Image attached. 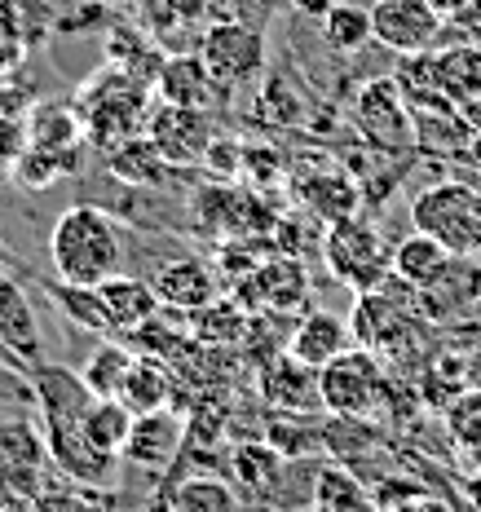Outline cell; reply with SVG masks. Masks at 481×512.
I'll use <instances>...</instances> for the list:
<instances>
[{"label": "cell", "instance_id": "4fadbf2b", "mask_svg": "<svg viewBox=\"0 0 481 512\" xmlns=\"http://www.w3.org/2000/svg\"><path fill=\"white\" fill-rule=\"evenodd\" d=\"M411 314H420V309H415V292L389 296V283H384L376 292H358V305H354V314H349V323H354V336L362 349H371V354H402Z\"/></svg>", "mask_w": 481, "mask_h": 512}, {"label": "cell", "instance_id": "8d00e7d4", "mask_svg": "<svg viewBox=\"0 0 481 512\" xmlns=\"http://www.w3.org/2000/svg\"><path fill=\"white\" fill-rule=\"evenodd\" d=\"M203 173H212V181H230V177H243V142H234V137H221L208 146V155H203Z\"/></svg>", "mask_w": 481, "mask_h": 512}, {"label": "cell", "instance_id": "f1b7e54d", "mask_svg": "<svg viewBox=\"0 0 481 512\" xmlns=\"http://www.w3.org/2000/svg\"><path fill=\"white\" fill-rule=\"evenodd\" d=\"M446 433H451L464 468L473 477H481V384L464 389L451 407H446Z\"/></svg>", "mask_w": 481, "mask_h": 512}, {"label": "cell", "instance_id": "b9f144b4", "mask_svg": "<svg viewBox=\"0 0 481 512\" xmlns=\"http://www.w3.org/2000/svg\"><path fill=\"white\" fill-rule=\"evenodd\" d=\"M459 111H464V120L473 124V133L481 137V98H477V102H468V106H459Z\"/></svg>", "mask_w": 481, "mask_h": 512}, {"label": "cell", "instance_id": "3957f363", "mask_svg": "<svg viewBox=\"0 0 481 512\" xmlns=\"http://www.w3.org/2000/svg\"><path fill=\"white\" fill-rule=\"evenodd\" d=\"M327 274L345 283L349 292H376L393 274V243L380 234L376 221L367 217H345L331 221L323 234V256Z\"/></svg>", "mask_w": 481, "mask_h": 512}, {"label": "cell", "instance_id": "d590c367", "mask_svg": "<svg viewBox=\"0 0 481 512\" xmlns=\"http://www.w3.org/2000/svg\"><path fill=\"white\" fill-rule=\"evenodd\" d=\"M243 177H248L256 190H261V186H279V181L287 177L283 151H274V146H243Z\"/></svg>", "mask_w": 481, "mask_h": 512}, {"label": "cell", "instance_id": "ba28073f", "mask_svg": "<svg viewBox=\"0 0 481 512\" xmlns=\"http://www.w3.org/2000/svg\"><path fill=\"white\" fill-rule=\"evenodd\" d=\"M190 212L203 230L226 234V239H256V234H274L279 217L261 199L256 186H230V181H212L190 199Z\"/></svg>", "mask_w": 481, "mask_h": 512}, {"label": "cell", "instance_id": "8992f818", "mask_svg": "<svg viewBox=\"0 0 481 512\" xmlns=\"http://www.w3.org/2000/svg\"><path fill=\"white\" fill-rule=\"evenodd\" d=\"M199 58L208 62L212 80L221 89H252L270 76V45H265V31L230 18V23H212L199 40Z\"/></svg>", "mask_w": 481, "mask_h": 512}, {"label": "cell", "instance_id": "836d02e7", "mask_svg": "<svg viewBox=\"0 0 481 512\" xmlns=\"http://www.w3.org/2000/svg\"><path fill=\"white\" fill-rule=\"evenodd\" d=\"M318 31H323V40L336 53H345V58H354L371 45V5H362V0H345V5L327 9L323 18H318Z\"/></svg>", "mask_w": 481, "mask_h": 512}, {"label": "cell", "instance_id": "7402d4cb", "mask_svg": "<svg viewBox=\"0 0 481 512\" xmlns=\"http://www.w3.org/2000/svg\"><path fill=\"white\" fill-rule=\"evenodd\" d=\"M98 296L106 305V318H111V332H124V336L164 309V305H159L155 283L137 279V274H115V279H106L98 287Z\"/></svg>", "mask_w": 481, "mask_h": 512}, {"label": "cell", "instance_id": "6da1fadb", "mask_svg": "<svg viewBox=\"0 0 481 512\" xmlns=\"http://www.w3.org/2000/svg\"><path fill=\"white\" fill-rule=\"evenodd\" d=\"M128 261V234L115 212L98 204H76L58 212L49 226V265L62 283L102 287L106 279L124 274Z\"/></svg>", "mask_w": 481, "mask_h": 512}, {"label": "cell", "instance_id": "ab89813d", "mask_svg": "<svg viewBox=\"0 0 481 512\" xmlns=\"http://www.w3.org/2000/svg\"><path fill=\"white\" fill-rule=\"evenodd\" d=\"M18 62H23V49H18V45H9V40L0 36V76H9V71H14Z\"/></svg>", "mask_w": 481, "mask_h": 512}, {"label": "cell", "instance_id": "74e56055", "mask_svg": "<svg viewBox=\"0 0 481 512\" xmlns=\"http://www.w3.org/2000/svg\"><path fill=\"white\" fill-rule=\"evenodd\" d=\"M23 151H27V124L0 111V177H14V164Z\"/></svg>", "mask_w": 481, "mask_h": 512}, {"label": "cell", "instance_id": "60d3db41", "mask_svg": "<svg viewBox=\"0 0 481 512\" xmlns=\"http://www.w3.org/2000/svg\"><path fill=\"white\" fill-rule=\"evenodd\" d=\"M429 5H433L442 18H455V14H464V9L473 5V0H429Z\"/></svg>", "mask_w": 481, "mask_h": 512}, {"label": "cell", "instance_id": "e575fe53", "mask_svg": "<svg viewBox=\"0 0 481 512\" xmlns=\"http://www.w3.org/2000/svg\"><path fill=\"white\" fill-rule=\"evenodd\" d=\"M45 292H49V301L62 309V318L67 323H76L84 327V332H93V336H111V318H106V305H102V296H98V287H76V283H45Z\"/></svg>", "mask_w": 481, "mask_h": 512}, {"label": "cell", "instance_id": "ffe728a7", "mask_svg": "<svg viewBox=\"0 0 481 512\" xmlns=\"http://www.w3.org/2000/svg\"><path fill=\"white\" fill-rule=\"evenodd\" d=\"M451 261H455V252L442 239L411 226V234H402L393 243V283H402L406 292H424L429 283L442 279Z\"/></svg>", "mask_w": 481, "mask_h": 512}, {"label": "cell", "instance_id": "4316f807", "mask_svg": "<svg viewBox=\"0 0 481 512\" xmlns=\"http://www.w3.org/2000/svg\"><path fill=\"white\" fill-rule=\"evenodd\" d=\"M283 455L274 451L270 442H243L230 451V482L243 490V495H270L283 477Z\"/></svg>", "mask_w": 481, "mask_h": 512}, {"label": "cell", "instance_id": "d6986e66", "mask_svg": "<svg viewBox=\"0 0 481 512\" xmlns=\"http://www.w3.org/2000/svg\"><path fill=\"white\" fill-rule=\"evenodd\" d=\"M296 204H301L309 217L323 221V226H331V221L358 217L362 190L345 168H314V173H305L296 181Z\"/></svg>", "mask_w": 481, "mask_h": 512}, {"label": "cell", "instance_id": "2e32d148", "mask_svg": "<svg viewBox=\"0 0 481 512\" xmlns=\"http://www.w3.org/2000/svg\"><path fill=\"white\" fill-rule=\"evenodd\" d=\"M151 283L159 292V305L177 309V314H195V309L221 296V274L203 256H177V261L159 265Z\"/></svg>", "mask_w": 481, "mask_h": 512}, {"label": "cell", "instance_id": "d4e9b609", "mask_svg": "<svg viewBox=\"0 0 481 512\" xmlns=\"http://www.w3.org/2000/svg\"><path fill=\"white\" fill-rule=\"evenodd\" d=\"M190 323V336H195V345H243V336H248V323H252V309L239 301V296H217V301H208L195 314H186Z\"/></svg>", "mask_w": 481, "mask_h": 512}, {"label": "cell", "instance_id": "ac0fdd59", "mask_svg": "<svg viewBox=\"0 0 481 512\" xmlns=\"http://www.w3.org/2000/svg\"><path fill=\"white\" fill-rule=\"evenodd\" d=\"M181 442H186V420L177 415V407L142 411L124 442V460L137 468H168L181 451Z\"/></svg>", "mask_w": 481, "mask_h": 512}, {"label": "cell", "instance_id": "cb8c5ba5", "mask_svg": "<svg viewBox=\"0 0 481 512\" xmlns=\"http://www.w3.org/2000/svg\"><path fill=\"white\" fill-rule=\"evenodd\" d=\"M120 398H124L137 415H142V411H159V407H173V398H177L173 358L137 354L133 367H128V380H124V393H120Z\"/></svg>", "mask_w": 481, "mask_h": 512}, {"label": "cell", "instance_id": "5b68a950", "mask_svg": "<svg viewBox=\"0 0 481 512\" xmlns=\"http://www.w3.org/2000/svg\"><path fill=\"white\" fill-rule=\"evenodd\" d=\"M358 137L380 155H415V115L393 76L367 80L349 102Z\"/></svg>", "mask_w": 481, "mask_h": 512}, {"label": "cell", "instance_id": "484cf974", "mask_svg": "<svg viewBox=\"0 0 481 512\" xmlns=\"http://www.w3.org/2000/svg\"><path fill=\"white\" fill-rule=\"evenodd\" d=\"M133 358H137L133 345L102 336L98 345H93V354L84 358V367H80L84 389H89L93 398H120V393H124V380H128V367H133Z\"/></svg>", "mask_w": 481, "mask_h": 512}, {"label": "cell", "instance_id": "83f0119b", "mask_svg": "<svg viewBox=\"0 0 481 512\" xmlns=\"http://www.w3.org/2000/svg\"><path fill=\"white\" fill-rule=\"evenodd\" d=\"M437 58V76L451 106H468L481 98V45H451V49H433Z\"/></svg>", "mask_w": 481, "mask_h": 512}, {"label": "cell", "instance_id": "9c48e42d", "mask_svg": "<svg viewBox=\"0 0 481 512\" xmlns=\"http://www.w3.org/2000/svg\"><path fill=\"white\" fill-rule=\"evenodd\" d=\"M442 23L429 0H371V36L393 58H411V53H429L442 40Z\"/></svg>", "mask_w": 481, "mask_h": 512}, {"label": "cell", "instance_id": "7bdbcfd3", "mask_svg": "<svg viewBox=\"0 0 481 512\" xmlns=\"http://www.w3.org/2000/svg\"><path fill=\"white\" fill-rule=\"evenodd\" d=\"M80 512H115V508H111V504H102V499H89V495H84Z\"/></svg>", "mask_w": 481, "mask_h": 512}, {"label": "cell", "instance_id": "9a60e30c", "mask_svg": "<svg viewBox=\"0 0 481 512\" xmlns=\"http://www.w3.org/2000/svg\"><path fill=\"white\" fill-rule=\"evenodd\" d=\"M354 345H358L354 323H349L345 314H331V309H314V314H305L301 323H292V332H287V354L296 362H305V367H318V371H323L327 362H336L340 354H349Z\"/></svg>", "mask_w": 481, "mask_h": 512}, {"label": "cell", "instance_id": "ee69618b", "mask_svg": "<svg viewBox=\"0 0 481 512\" xmlns=\"http://www.w3.org/2000/svg\"><path fill=\"white\" fill-rule=\"evenodd\" d=\"M0 265H5V248H0Z\"/></svg>", "mask_w": 481, "mask_h": 512}, {"label": "cell", "instance_id": "277c9868", "mask_svg": "<svg viewBox=\"0 0 481 512\" xmlns=\"http://www.w3.org/2000/svg\"><path fill=\"white\" fill-rule=\"evenodd\" d=\"M411 226L442 239L455 256H481V190L464 181H429L411 199Z\"/></svg>", "mask_w": 481, "mask_h": 512}, {"label": "cell", "instance_id": "5bb4252c", "mask_svg": "<svg viewBox=\"0 0 481 512\" xmlns=\"http://www.w3.org/2000/svg\"><path fill=\"white\" fill-rule=\"evenodd\" d=\"M261 398L279 415H309L323 411V389H318V367H305L292 354H274L261 362Z\"/></svg>", "mask_w": 481, "mask_h": 512}, {"label": "cell", "instance_id": "1f68e13d", "mask_svg": "<svg viewBox=\"0 0 481 512\" xmlns=\"http://www.w3.org/2000/svg\"><path fill=\"white\" fill-rule=\"evenodd\" d=\"M133 420H137V411L128 407L124 398H93L89 415H84V433H89V442L98 446L102 455L124 460V442H128V433H133Z\"/></svg>", "mask_w": 481, "mask_h": 512}, {"label": "cell", "instance_id": "30bf717a", "mask_svg": "<svg viewBox=\"0 0 481 512\" xmlns=\"http://www.w3.org/2000/svg\"><path fill=\"white\" fill-rule=\"evenodd\" d=\"M142 133L159 146V155L168 159L173 168H190L203 164L208 146L217 142V124H212L208 111H195V106H173V102H159L146 115Z\"/></svg>", "mask_w": 481, "mask_h": 512}, {"label": "cell", "instance_id": "4dcf8cb0", "mask_svg": "<svg viewBox=\"0 0 481 512\" xmlns=\"http://www.w3.org/2000/svg\"><path fill=\"white\" fill-rule=\"evenodd\" d=\"M314 508L318 512H380L376 495L345 464H331L314 477Z\"/></svg>", "mask_w": 481, "mask_h": 512}, {"label": "cell", "instance_id": "f35d334b", "mask_svg": "<svg viewBox=\"0 0 481 512\" xmlns=\"http://www.w3.org/2000/svg\"><path fill=\"white\" fill-rule=\"evenodd\" d=\"M287 5H292V9H296V14H305V18H314V23H318V18H323V14H327V9L345 5V0H287Z\"/></svg>", "mask_w": 481, "mask_h": 512}, {"label": "cell", "instance_id": "44dd1931", "mask_svg": "<svg viewBox=\"0 0 481 512\" xmlns=\"http://www.w3.org/2000/svg\"><path fill=\"white\" fill-rule=\"evenodd\" d=\"M106 168H111L115 181H124V190H159L177 173L146 133H133V137H124V142H115L111 151H106Z\"/></svg>", "mask_w": 481, "mask_h": 512}, {"label": "cell", "instance_id": "603a6c76", "mask_svg": "<svg viewBox=\"0 0 481 512\" xmlns=\"http://www.w3.org/2000/svg\"><path fill=\"white\" fill-rule=\"evenodd\" d=\"M23 124H27V146H40V151H80L89 142L80 106L67 102H36L23 115Z\"/></svg>", "mask_w": 481, "mask_h": 512}, {"label": "cell", "instance_id": "e0dca14e", "mask_svg": "<svg viewBox=\"0 0 481 512\" xmlns=\"http://www.w3.org/2000/svg\"><path fill=\"white\" fill-rule=\"evenodd\" d=\"M155 98L173 106H195V111H212L221 98V84L212 80L208 62L199 53H168L155 71Z\"/></svg>", "mask_w": 481, "mask_h": 512}, {"label": "cell", "instance_id": "f546056e", "mask_svg": "<svg viewBox=\"0 0 481 512\" xmlns=\"http://www.w3.org/2000/svg\"><path fill=\"white\" fill-rule=\"evenodd\" d=\"M168 508L173 512H243V490L226 482V477L195 473L186 482H177Z\"/></svg>", "mask_w": 481, "mask_h": 512}, {"label": "cell", "instance_id": "7a4b0ae2", "mask_svg": "<svg viewBox=\"0 0 481 512\" xmlns=\"http://www.w3.org/2000/svg\"><path fill=\"white\" fill-rule=\"evenodd\" d=\"M155 106V84L128 67H111L102 76H93L80 93V120L84 137L102 151H111L115 142L142 133L146 115Z\"/></svg>", "mask_w": 481, "mask_h": 512}, {"label": "cell", "instance_id": "7c38bea8", "mask_svg": "<svg viewBox=\"0 0 481 512\" xmlns=\"http://www.w3.org/2000/svg\"><path fill=\"white\" fill-rule=\"evenodd\" d=\"M0 349L14 367H23V376L45 362V327L31 305V292L5 265H0Z\"/></svg>", "mask_w": 481, "mask_h": 512}, {"label": "cell", "instance_id": "8fae6325", "mask_svg": "<svg viewBox=\"0 0 481 512\" xmlns=\"http://www.w3.org/2000/svg\"><path fill=\"white\" fill-rule=\"evenodd\" d=\"M243 305L252 314H296L305 301H309V274H305V261L301 256H287V252H274L270 261H261L256 270L234 287Z\"/></svg>", "mask_w": 481, "mask_h": 512}, {"label": "cell", "instance_id": "52a82bcc", "mask_svg": "<svg viewBox=\"0 0 481 512\" xmlns=\"http://www.w3.org/2000/svg\"><path fill=\"white\" fill-rule=\"evenodd\" d=\"M318 389H323V411H331L336 420H367L384 402V389H389L380 354L354 345L349 354H340L318 371Z\"/></svg>", "mask_w": 481, "mask_h": 512}, {"label": "cell", "instance_id": "d6a6232c", "mask_svg": "<svg viewBox=\"0 0 481 512\" xmlns=\"http://www.w3.org/2000/svg\"><path fill=\"white\" fill-rule=\"evenodd\" d=\"M53 31V9L45 0H0V36L18 49H40Z\"/></svg>", "mask_w": 481, "mask_h": 512}]
</instances>
